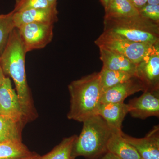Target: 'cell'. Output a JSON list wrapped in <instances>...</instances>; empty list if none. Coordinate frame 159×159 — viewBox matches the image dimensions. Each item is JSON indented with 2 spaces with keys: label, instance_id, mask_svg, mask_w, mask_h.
<instances>
[{
  "label": "cell",
  "instance_id": "obj_28",
  "mask_svg": "<svg viewBox=\"0 0 159 159\" xmlns=\"http://www.w3.org/2000/svg\"><path fill=\"white\" fill-rule=\"evenodd\" d=\"M99 1L102 4V6L104 7V9H105L108 5L109 2L110 0H99Z\"/></svg>",
  "mask_w": 159,
  "mask_h": 159
},
{
  "label": "cell",
  "instance_id": "obj_26",
  "mask_svg": "<svg viewBox=\"0 0 159 159\" xmlns=\"http://www.w3.org/2000/svg\"><path fill=\"white\" fill-rule=\"evenodd\" d=\"M5 74H4V72L0 64V86L2 85V84L4 82V80L6 78Z\"/></svg>",
  "mask_w": 159,
  "mask_h": 159
},
{
  "label": "cell",
  "instance_id": "obj_16",
  "mask_svg": "<svg viewBox=\"0 0 159 159\" xmlns=\"http://www.w3.org/2000/svg\"><path fill=\"white\" fill-rule=\"evenodd\" d=\"M105 10V18L135 16L139 11L128 0H110Z\"/></svg>",
  "mask_w": 159,
  "mask_h": 159
},
{
  "label": "cell",
  "instance_id": "obj_14",
  "mask_svg": "<svg viewBox=\"0 0 159 159\" xmlns=\"http://www.w3.org/2000/svg\"><path fill=\"white\" fill-rule=\"evenodd\" d=\"M99 49L100 59L103 64V67L136 76V64L121 54L104 48H99Z\"/></svg>",
  "mask_w": 159,
  "mask_h": 159
},
{
  "label": "cell",
  "instance_id": "obj_6",
  "mask_svg": "<svg viewBox=\"0 0 159 159\" xmlns=\"http://www.w3.org/2000/svg\"><path fill=\"white\" fill-rule=\"evenodd\" d=\"M54 25L33 23L26 24L18 28L20 38L26 53L43 48L53 39Z\"/></svg>",
  "mask_w": 159,
  "mask_h": 159
},
{
  "label": "cell",
  "instance_id": "obj_19",
  "mask_svg": "<svg viewBox=\"0 0 159 159\" xmlns=\"http://www.w3.org/2000/svg\"><path fill=\"white\" fill-rule=\"evenodd\" d=\"M77 136L76 135L64 138L51 152L39 159H75L73 155V147Z\"/></svg>",
  "mask_w": 159,
  "mask_h": 159
},
{
  "label": "cell",
  "instance_id": "obj_9",
  "mask_svg": "<svg viewBox=\"0 0 159 159\" xmlns=\"http://www.w3.org/2000/svg\"><path fill=\"white\" fill-rule=\"evenodd\" d=\"M0 115L11 118L24 125L26 124L17 93L12 88L9 77L0 86Z\"/></svg>",
  "mask_w": 159,
  "mask_h": 159
},
{
  "label": "cell",
  "instance_id": "obj_12",
  "mask_svg": "<svg viewBox=\"0 0 159 159\" xmlns=\"http://www.w3.org/2000/svg\"><path fill=\"white\" fill-rule=\"evenodd\" d=\"M145 91L142 83L137 77L119 84L102 93L101 103H120L131 95Z\"/></svg>",
  "mask_w": 159,
  "mask_h": 159
},
{
  "label": "cell",
  "instance_id": "obj_5",
  "mask_svg": "<svg viewBox=\"0 0 159 159\" xmlns=\"http://www.w3.org/2000/svg\"><path fill=\"white\" fill-rule=\"evenodd\" d=\"M95 43L99 48H104L121 54L136 65L154 45L134 42L108 31H103Z\"/></svg>",
  "mask_w": 159,
  "mask_h": 159
},
{
  "label": "cell",
  "instance_id": "obj_8",
  "mask_svg": "<svg viewBox=\"0 0 159 159\" xmlns=\"http://www.w3.org/2000/svg\"><path fill=\"white\" fill-rule=\"evenodd\" d=\"M128 113L133 118L145 119L148 117H159V90H145L139 97L127 103Z\"/></svg>",
  "mask_w": 159,
  "mask_h": 159
},
{
  "label": "cell",
  "instance_id": "obj_17",
  "mask_svg": "<svg viewBox=\"0 0 159 159\" xmlns=\"http://www.w3.org/2000/svg\"><path fill=\"white\" fill-rule=\"evenodd\" d=\"M23 125L11 118L0 115V143L22 141Z\"/></svg>",
  "mask_w": 159,
  "mask_h": 159
},
{
  "label": "cell",
  "instance_id": "obj_22",
  "mask_svg": "<svg viewBox=\"0 0 159 159\" xmlns=\"http://www.w3.org/2000/svg\"><path fill=\"white\" fill-rule=\"evenodd\" d=\"M51 6H53L50 5L47 0H16L12 11L14 12H21L32 9L48 8Z\"/></svg>",
  "mask_w": 159,
  "mask_h": 159
},
{
  "label": "cell",
  "instance_id": "obj_11",
  "mask_svg": "<svg viewBox=\"0 0 159 159\" xmlns=\"http://www.w3.org/2000/svg\"><path fill=\"white\" fill-rule=\"evenodd\" d=\"M57 5L45 8H39L14 12L13 21L15 28L33 23H46L54 25L58 20Z\"/></svg>",
  "mask_w": 159,
  "mask_h": 159
},
{
  "label": "cell",
  "instance_id": "obj_24",
  "mask_svg": "<svg viewBox=\"0 0 159 159\" xmlns=\"http://www.w3.org/2000/svg\"><path fill=\"white\" fill-rule=\"evenodd\" d=\"M128 1L138 11L147 4V0H128Z\"/></svg>",
  "mask_w": 159,
  "mask_h": 159
},
{
  "label": "cell",
  "instance_id": "obj_3",
  "mask_svg": "<svg viewBox=\"0 0 159 159\" xmlns=\"http://www.w3.org/2000/svg\"><path fill=\"white\" fill-rule=\"evenodd\" d=\"M83 123L81 133L74 142L73 155L76 158L98 159L107 151V144L113 131L98 115L89 117Z\"/></svg>",
  "mask_w": 159,
  "mask_h": 159
},
{
  "label": "cell",
  "instance_id": "obj_1",
  "mask_svg": "<svg viewBox=\"0 0 159 159\" xmlns=\"http://www.w3.org/2000/svg\"><path fill=\"white\" fill-rule=\"evenodd\" d=\"M26 52L18 31L14 28L0 56V64L5 75L12 78L26 123L37 117L26 78Z\"/></svg>",
  "mask_w": 159,
  "mask_h": 159
},
{
  "label": "cell",
  "instance_id": "obj_13",
  "mask_svg": "<svg viewBox=\"0 0 159 159\" xmlns=\"http://www.w3.org/2000/svg\"><path fill=\"white\" fill-rule=\"evenodd\" d=\"M128 113L127 104L123 102L101 103L97 115L105 120L114 132L122 131V125L125 116Z\"/></svg>",
  "mask_w": 159,
  "mask_h": 159
},
{
  "label": "cell",
  "instance_id": "obj_7",
  "mask_svg": "<svg viewBox=\"0 0 159 159\" xmlns=\"http://www.w3.org/2000/svg\"><path fill=\"white\" fill-rule=\"evenodd\" d=\"M136 77L145 90H159V43L152 45L137 65Z\"/></svg>",
  "mask_w": 159,
  "mask_h": 159
},
{
  "label": "cell",
  "instance_id": "obj_2",
  "mask_svg": "<svg viewBox=\"0 0 159 159\" xmlns=\"http://www.w3.org/2000/svg\"><path fill=\"white\" fill-rule=\"evenodd\" d=\"M70 106L67 118L83 122L97 115L102 91L99 73H94L74 80L68 85Z\"/></svg>",
  "mask_w": 159,
  "mask_h": 159
},
{
  "label": "cell",
  "instance_id": "obj_15",
  "mask_svg": "<svg viewBox=\"0 0 159 159\" xmlns=\"http://www.w3.org/2000/svg\"><path fill=\"white\" fill-rule=\"evenodd\" d=\"M122 132L113 131L107 144V151L120 159H141L135 148L122 136Z\"/></svg>",
  "mask_w": 159,
  "mask_h": 159
},
{
  "label": "cell",
  "instance_id": "obj_27",
  "mask_svg": "<svg viewBox=\"0 0 159 159\" xmlns=\"http://www.w3.org/2000/svg\"><path fill=\"white\" fill-rule=\"evenodd\" d=\"M40 157V156L39 155L35 153V152H34L33 154L31 155L30 156L26 157L21 159H39Z\"/></svg>",
  "mask_w": 159,
  "mask_h": 159
},
{
  "label": "cell",
  "instance_id": "obj_4",
  "mask_svg": "<svg viewBox=\"0 0 159 159\" xmlns=\"http://www.w3.org/2000/svg\"><path fill=\"white\" fill-rule=\"evenodd\" d=\"M104 31H110L134 42L154 44L159 43V24L135 16L104 18Z\"/></svg>",
  "mask_w": 159,
  "mask_h": 159
},
{
  "label": "cell",
  "instance_id": "obj_29",
  "mask_svg": "<svg viewBox=\"0 0 159 159\" xmlns=\"http://www.w3.org/2000/svg\"><path fill=\"white\" fill-rule=\"evenodd\" d=\"M147 4L159 5V0H147Z\"/></svg>",
  "mask_w": 159,
  "mask_h": 159
},
{
  "label": "cell",
  "instance_id": "obj_18",
  "mask_svg": "<svg viewBox=\"0 0 159 159\" xmlns=\"http://www.w3.org/2000/svg\"><path fill=\"white\" fill-rule=\"evenodd\" d=\"M31 152L22 141L0 143V159H21L31 156Z\"/></svg>",
  "mask_w": 159,
  "mask_h": 159
},
{
  "label": "cell",
  "instance_id": "obj_25",
  "mask_svg": "<svg viewBox=\"0 0 159 159\" xmlns=\"http://www.w3.org/2000/svg\"><path fill=\"white\" fill-rule=\"evenodd\" d=\"M98 159H120L113 154L107 151Z\"/></svg>",
  "mask_w": 159,
  "mask_h": 159
},
{
  "label": "cell",
  "instance_id": "obj_23",
  "mask_svg": "<svg viewBox=\"0 0 159 159\" xmlns=\"http://www.w3.org/2000/svg\"><path fill=\"white\" fill-rule=\"evenodd\" d=\"M139 11L142 17L159 24V5L147 4Z\"/></svg>",
  "mask_w": 159,
  "mask_h": 159
},
{
  "label": "cell",
  "instance_id": "obj_20",
  "mask_svg": "<svg viewBox=\"0 0 159 159\" xmlns=\"http://www.w3.org/2000/svg\"><path fill=\"white\" fill-rule=\"evenodd\" d=\"M99 74L103 92L114 86L136 77L125 72L108 70L103 67Z\"/></svg>",
  "mask_w": 159,
  "mask_h": 159
},
{
  "label": "cell",
  "instance_id": "obj_30",
  "mask_svg": "<svg viewBox=\"0 0 159 159\" xmlns=\"http://www.w3.org/2000/svg\"><path fill=\"white\" fill-rule=\"evenodd\" d=\"M47 1L51 6L57 5V0H47Z\"/></svg>",
  "mask_w": 159,
  "mask_h": 159
},
{
  "label": "cell",
  "instance_id": "obj_10",
  "mask_svg": "<svg viewBox=\"0 0 159 159\" xmlns=\"http://www.w3.org/2000/svg\"><path fill=\"white\" fill-rule=\"evenodd\" d=\"M122 136L135 148L141 159H159V126L155 125L143 138H136L122 132Z\"/></svg>",
  "mask_w": 159,
  "mask_h": 159
},
{
  "label": "cell",
  "instance_id": "obj_21",
  "mask_svg": "<svg viewBox=\"0 0 159 159\" xmlns=\"http://www.w3.org/2000/svg\"><path fill=\"white\" fill-rule=\"evenodd\" d=\"M14 12L0 15V56L7 44L15 27L13 21Z\"/></svg>",
  "mask_w": 159,
  "mask_h": 159
}]
</instances>
